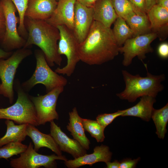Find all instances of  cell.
Masks as SVG:
<instances>
[{"label": "cell", "mask_w": 168, "mask_h": 168, "mask_svg": "<svg viewBox=\"0 0 168 168\" xmlns=\"http://www.w3.org/2000/svg\"><path fill=\"white\" fill-rule=\"evenodd\" d=\"M119 47L110 28L93 21L85 39L78 45L80 61L89 65H99L113 59Z\"/></svg>", "instance_id": "cell-1"}, {"label": "cell", "mask_w": 168, "mask_h": 168, "mask_svg": "<svg viewBox=\"0 0 168 168\" xmlns=\"http://www.w3.org/2000/svg\"><path fill=\"white\" fill-rule=\"evenodd\" d=\"M24 23L28 36L24 48L32 44L39 47L44 54L50 67L55 64L60 66L62 59L58 52L57 42L59 38L58 29L46 21L25 17Z\"/></svg>", "instance_id": "cell-2"}, {"label": "cell", "mask_w": 168, "mask_h": 168, "mask_svg": "<svg viewBox=\"0 0 168 168\" xmlns=\"http://www.w3.org/2000/svg\"><path fill=\"white\" fill-rule=\"evenodd\" d=\"M122 72L125 87L123 91L116 94L120 99L133 102L143 96L155 98L164 89L161 82L165 79L164 74L155 75L147 71V76L142 77L138 74L133 75L125 70H122Z\"/></svg>", "instance_id": "cell-3"}, {"label": "cell", "mask_w": 168, "mask_h": 168, "mask_svg": "<svg viewBox=\"0 0 168 168\" xmlns=\"http://www.w3.org/2000/svg\"><path fill=\"white\" fill-rule=\"evenodd\" d=\"M14 84L17 94V99L12 106L0 108V119H9L19 124H29L39 125L36 111L30 96L21 86L18 80Z\"/></svg>", "instance_id": "cell-4"}, {"label": "cell", "mask_w": 168, "mask_h": 168, "mask_svg": "<svg viewBox=\"0 0 168 168\" xmlns=\"http://www.w3.org/2000/svg\"><path fill=\"white\" fill-rule=\"evenodd\" d=\"M35 53V69L31 77L22 83L23 89L29 91L35 85L40 84L44 86L47 93L57 87L66 86L68 82L66 78L52 70L42 50L36 49Z\"/></svg>", "instance_id": "cell-5"}, {"label": "cell", "mask_w": 168, "mask_h": 168, "mask_svg": "<svg viewBox=\"0 0 168 168\" xmlns=\"http://www.w3.org/2000/svg\"><path fill=\"white\" fill-rule=\"evenodd\" d=\"M32 54L30 49L22 48L13 52L7 59H0V94L7 98L11 104L14 100V79L17 68Z\"/></svg>", "instance_id": "cell-6"}, {"label": "cell", "mask_w": 168, "mask_h": 168, "mask_svg": "<svg viewBox=\"0 0 168 168\" xmlns=\"http://www.w3.org/2000/svg\"><path fill=\"white\" fill-rule=\"evenodd\" d=\"M59 32L60 38L58 51L60 55H65L67 59L64 67H58L55 70L58 74L70 77L73 73L77 63L80 61L78 54L79 43L73 31L64 25L56 27Z\"/></svg>", "instance_id": "cell-7"}, {"label": "cell", "mask_w": 168, "mask_h": 168, "mask_svg": "<svg viewBox=\"0 0 168 168\" xmlns=\"http://www.w3.org/2000/svg\"><path fill=\"white\" fill-rule=\"evenodd\" d=\"M5 18V32L1 44L5 51H12L23 48L26 41L20 35L17 28L19 22L16 15V8L11 0H0Z\"/></svg>", "instance_id": "cell-8"}, {"label": "cell", "mask_w": 168, "mask_h": 168, "mask_svg": "<svg viewBox=\"0 0 168 168\" xmlns=\"http://www.w3.org/2000/svg\"><path fill=\"white\" fill-rule=\"evenodd\" d=\"M157 36L156 33L151 32L127 40L119 49V52L123 54V65L125 67L129 66L136 56L141 61L145 59L147 54L153 51L151 44Z\"/></svg>", "instance_id": "cell-9"}, {"label": "cell", "mask_w": 168, "mask_h": 168, "mask_svg": "<svg viewBox=\"0 0 168 168\" xmlns=\"http://www.w3.org/2000/svg\"><path fill=\"white\" fill-rule=\"evenodd\" d=\"M30 142L26 149L21 153L20 156L11 158L10 165L13 168H38L43 166L46 168L56 167V160H67L64 156L55 154L45 155L38 153Z\"/></svg>", "instance_id": "cell-10"}, {"label": "cell", "mask_w": 168, "mask_h": 168, "mask_svg": "<svg viewBox=\"0 0 168 168\" xmlns=\"http://www.w3.org/2000/svg\"><path fill=\"white\" fill-rule=\"evenodd\" d=\"M64 87L56 88L44 95L30 96L35 108L39 125L58 119L56 106L58 96L63 92Z\"/></svg>", "instance_id": "cell-11"}, {"label": "cell", "mask_w": 168, "mask_h": 168, "mask_svg": "<svg viewBox=\"0 0 168 168\" xmlns=\"http://www.w3.org/2000/svg\"><path fill=\"white\" fill-rule=\"evenodd\" d=\"M93 21V7L85 6L76 1L72 31L79 44L86 37Z\"/></svg>", "instance_id": "cell-12"}, {"label": "cell", "mask_w": 168, "mask_h": 168, "mask_svg": "<svg viewBox=\"0 0 168 168\" xmlns=\"http://www.w3.org/2000/svg\"><path fill=\"white\" fill-rule=\"evenodd\" d=\"M50 122V134L61 151L70 154L74 159L86 153V150L77 141L68 137L54 121Z\"/></svg>", "instance_id": "cell-13"}, {"label": "cell", "mask_w": 168, "mask_h": 168, "mask_svg": "<svg viewBox=\"0 0 168 168\" xmlns=\"http://www.w3.org/2000/svg\"><path fill=\"white\" fill-rule=\"evenodd\" d=\"M76 0H58L52 15L46 21L56 27L64 25L73 31L74 6Z\"/></svg>", "instance_id": "cell-14"}, {"label": "cell", "mask_w": 168, "mask_h": 168, "mask_svg": "<svg viewBox=\"0 0 168 168\" xmlns=\"http://www.w3.org/2000/svg\"><path fill=\"white\" fill-rule=\"evenodd\" d=\"M112 155L109 147L101 144L96 147L92 153L86 154L84 155L73 160H67L64 161L65 166L68 168H77L81 166L89 165L92 166L98 162L106 163L110 161Z\"/></svg>", "instance_id": "cell-15"}, {"label": "cell", "mask_w": 168, "mask_h": 168, "mask_svg": "<svg viewBox=\"0 0 168 168\" xmlns=\"http://www.w3.org/2000/svg\"><path fill=\"white\" fill-rule=\"evenodd\" d=\"M57 4V0H29L25 17L45 21L52 15Z\"/></svg>", "instance_id": "cell-16"}, {"label": "cell", "mask_w": 168, "mask_h": 168, "mask_svg": "<svg viewBox=\"0 0 168 168\" xmlns=\"http://www.w3.org/2000/svg\"><path fill=\"white\" fill-rule=\"evenodd\" d=\"M94 21L110 28L118 17L111 0H97L93 7Z\"/></svg>", "instance_id": "cell-17"}, {"label": "cell", "mask_w": 168, "mask_h": 168, "mask_svg": "<svg viewBox=\"0 0 168 168\" xmlns=\"http://www.w3.org/2000/svg\"><path fill=\"white\" fill-rule=\"evenodd\" d=\"M27 135L32 140L34 148L36 151L38 152L41 148L45 147L49 149L57 155H62L61 151L50 134L44 133L35 126L28 124Z\"/></svg>", "instance_id": "cell-18"}, {"label": "cell", "mask_w": 168, "mask_h": 168, "mask_svg": "<svg viewBox=\"0 0 168 168\" xmlns=\"http://www.w3.org/2000/svg\"><path fill=\"white\" fill-rule=\"evenodd\" d=\"M69 122L67 126V130L71 133L74 139L77 141L86 150L90 149V142L85 133L82 121L76 107L69 113Z\"/></svg>", "instance_id": "cell-19"}, {"label": "cell", "mask_w": 168, "mask_h": 168, "mask_svg": "<svg viewBox=\"0 0 168 168\" xmlns=\"http://www.w3.org/2000/svg\"><path fill=\"white\" fill-rule=\"evenodd\" d=\"M140 97V100L137 104L127 109L126 111L121 116L136 117L146 121H149L154 109L153 105L156 102L155 98L148 96Z\"/></svg>", "instance_id": "cell-20"}, {"label": "cell", "mask_w": 168, "mask_h": 168, "mask_svg": "<svg viewBox=\"0 0 168 168\" xmlns=\"http://www.w3.org/2000/svg\"><path fill=\"white\" fill-rule=\"evenodd\" d=\"M150 24L152 32L166 30L168 25V9L156 4L146 13Z\"/></svg>", "instance_id": "cell-21"}, {"label": "cell", "mask_w": 168, "mask_h": 168, "mask_svg": "<svg viewBox=\"0 0 168 168\" xmlns=\"http://www.w3.org/2000/svg\"><path fill=\"white\" fill-rule=\"evenodd\" d=\"M5 124L7 131L0 138V147L11 142H21L25 139L28 124L15 125L13 121L9 119H6Z\"/></svg>", "instance_id": "cell-22"}, {"label": "cell", "mask_w": 168, "mask_h": 168, "mask_svg": "<svg viewBox=\"0 0 168 168\" xmlns=\"http://www.w3.org/2000/svg\"><path fill=\"white\" fill-rule=\"evenodd\" d=\"M125 20L133 31V37L152 32L150 22L147 13H135Z\"/></svg>", "instance_id": "cell-23"}, {"label": "cell", "mask_w": 168, "mask_h": 168, "mask_svg": "<svg viewBox=\"0 0 168 168\" xmlns=\"http://www.w3.org/2000/svg\"><path fill=\"white\" fill-rule=\"evenodd\" d=\"M112 31L119 47L122 46L128 39L133 37V31L122 18L118 16L114 23Z\"/></svg>", "instance_id": "cell-24"}, {"label": "cell", "mask_w": 168, "mask_h": 168, "mask_svg": "<svg viewBox=\"0 0 168 168\" xmlns=\"http://www.w3.org/2000/svg\"><path fill=\"white\" fill-rule=\"evenodd\" d=\"M151 118L155 125L156 133L158 138L163 139L167 132L166 127L168 122V103L160 109H154Z\"/></svg>", "instance_id": "cell-25"}, {"label": "cell", "mask_w": 168, "mask_h": 168, "mask_svg": "<svg viewBox=\"0 0 168 168\" xmlns=\"http://www.w3.org/2000/svg\"><path fill=\"white\" fill-rule=\"evenodd\" d=\"M82 123L85 131L88 132L98 142L104 141L105 138L104 127L96 120L82 118Z\"/></svg>", "instance_id": "cell-26"}, {"label": "cell", "mask_w": 168, "mask_h": 168, "mask_svg": "<svg viewBox=\"0 0 168 168\" xmlns=\"http://www.w3.org/2000/svg\"><path fill=\"white\" fill-rule=\"evenodd\" d=\"M28 146L21 142H11L0 147V159L7 160L14 155H17L24 152Z\"/></svg>", "instance_id": "cell-27"}, {"label": "cell", "mask_w": 168, "mask_h": 168, "mask_svg": "<svg viewBox=\"0 0 168 168\" xmlns=\"http://www.w3.org/2000/svg\"><path fill=\"white\" fill-rule=\"evenodd\" d=\"M11 0L16 7L19 15V22L17 28L19 34L24 38H27L28 32L25 27L24 20L29 0Z\"/></svg>", "instance_id": "cell-28"}, {"label": "cell", "mask_w": 168, "mask_h": 168, "mask_svg": "<svg viewBox=\"0 0 168 168\" xmlns=\"http://www.w3.org/2000/svg\"><path fill=\"white\" fill-rule=\"evenodd\" d=\"M113 8L118 16L125 20L135 13L128 0H111Z\"/></svg>", "instance_id": "cell-29"}, {"label": "cell", "mask_w": 168, "mask_h": 168, "mask_svg": "<svg viewBox=\"0 0 168 168\" xmlns=\"http://www.w3.org/2000/svg\"><path fill=\"white\" fill-rule=\"evenodd\" d=\"M127 110V109L123 110H118L116 112L110 114H100L96 117V119L101 125L105 128L116 118L121 116Z\"/></svg>", "instance_id": "cell-30"}, {"label": "cell", "mask_w": 168, "mask_h": 168, "mask_svg": "<svg viewBox=\"0 0 168 168\" xmlns=\"http://www.w3.org/2000/svg\"><path fill=\"white\" fill-rule=\"evenodd\" d=\"M131 4L134 12L137 14L146 13L144 0H128Z\"/></svg>", "instance_id": "cell-31"}, {"label": "cell", "mask_w": 168, "mask_h": 168, "mask_svg": "<svg viewBox=\"0 0 168 168\" xmlns=\"http://www.w3.org/2000/svg\"><path fill=\"white\" fill-rule=\"evenodd\" d=\"M140 160V157L133 160L128 158L124 159L120 162L119 168H135Z\"/></svg>", "instance_id": "cell-32"}, {"label": "cell", "mask_w": 168, "mask_h": 168, "mask_svg": "<svg viewBox=\"0 0 168 168\" xmlns=\"http://www.w3.org/2000/svg\"><path fill=\"white\" fill-rule=\"evenodd\" d=\"M5 32V18L3 11L0 2V42L2 41Z\"/></svg>", "instance_id": "cell-33"}, {"label": "cell", "mask_w": 168, "mask_h": 168, "mask_svg": "<svg viewBox=\"0 0 168 168\" xmlns=\"http://www.w3.org/2000/svg\"><path fill=\"white\" fill-rule=\"evenodd\" d=\"M157 53L159 55L163 58H166L168 57V44L163 43L158 47Z\"/></svg>", "instance_id": "cell-34"}, {"label": "cell", "mask_w": 168, "mask_h": 168, "mask_svg": "<svg viewBox=\"0 0 168 168\" xmlns=\"http://www.w3.org/2000/svg\"><path fill=\"white\" fill-rule=\"evenodd\" d=\"M146 13L156 4V0H144Z\"/></svg>", "instance_id": "cell-35"}, {"label": "cell", "mask_w": 168, "mask_h": 168, "mask_svg": "<svg viewBox=\"0 0 168 168\" xmlns=\"http://www.w3.org/2000/svg\"><path fill=\"white\" fill-rule=\"evenodd\" d=\"M97 0H76L82 5L89 7H92Z\"/></svg>", "instance_id": "cell-36"}, {"label": "cell", "mask_w": 168, "mask_h": 168, "mask_svg": "<svg viewBox=\"0 0 168 168\" xmlns=\"http://www.w3.org/2000/svg\"><path fill=\"white\" fill-rule=\"evenodd\" d=\"M107 168H119L120 162L117 160H115L112 162H107L106 163Z\"/></svg>", "instance_id": "cell-37"}, {"label": "cell", "mask_w": 168, "mask_h": 168, "mask_svg": "<svg viewBox=\"0 0 168 168\" xmlns=\"http://www.w3.org/2000/svg\"><path fill=\"white\" fill-rule=\"evenodd\" d=\"M12 51H7L0 48V59L7 58L13 53Z\"/></svg>", "instance_id": "cell-38"}, {"label": "cell", "mask_w": 168, "mask_h": 168, "mask_svg": "<svg viewBox=\"0 0 168 168\" xmlns=\"http://www.w3.org/2000/svg\"><path fill=\"white\" fill-rule=\"evenodd\" d=\"M156 4L168 9V0H156Z\"/></svg>", "instance_id": "cell-39"}, {"label": "cell", "mask_w": 168, "mask_h": 168, "mask_svg": "<svg viewBox=\"0 0 168 168\" xmlns=\"http://www.w3.org/2000/svg\"><path fill=\"white\" fill-rule=\"evenodd\" d=\"M57 0V1H58V0Z\"/></svg>", "instance_id": "cell-40"}]
</instances>
